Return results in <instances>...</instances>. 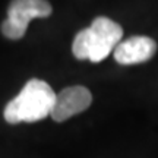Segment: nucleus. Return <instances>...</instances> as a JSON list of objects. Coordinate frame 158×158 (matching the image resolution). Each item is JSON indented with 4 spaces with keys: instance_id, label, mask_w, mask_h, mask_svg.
I'll return each mask as SVG.
<instances>
[{
    "instance_id": "obj_1",
    "label": "nucleus",
    "mask_w": 158,
    "mask_h": 158,
    "mask_svg": "<svg viewBox=\"0 0 158 158\" xmlns=\"http://www.w3.org/2000/svg\"><path fill=\"white\" fill-rule=\"evenodd\" d=\"M56 101V92L41 79H31L21 92L5 107V120L10 124L32 123L50 116Z\"/></svg>"
},
{
    "instance_id": "obj_2",
    "label": "nucleus",
    "mask_w": 158,
    "mask_h": 158,
    "mask_svg": "<svg viewBox=\"0 0 158 158\" xmlns=\"http://www.w3.org/2000/svg\"><path fill=\"white\" fill-rule=\"evenodd\" d=\"M123 37V28L110 18H95L89 28L79 31L73 40L72 51L79 60L98 63L114 51Z\"/></svg>"
},
{
    "instance_id": "obj_3",
    "label": "nucleus",
    "mask_w": 158,
    "mask_h": 158,
    "mask_svg": "<svg viewBox=\"0 0 158 158\" xmlns=\"http://www.w3.org/2000/svg\"><path fill=\"white\" fill-rule=\"evenodd\" d=\"M51 12V5L47 0H12L7 7V18L2 23V32L9 40H21L32 19L47 18Z\"/></svg>"
},
{
    "instance_id": "obj_4",
    "label": "nucleus",
    "mask_w": 158,
    "mask_h": 158,
    "mask_svg": "<svg viewBox=\"0 0 158 158\" xmlns=\"http://www.w3.org/2000/svg\"><path fill=\"white\" fill-rule=\"evenodd\" d=\"M92 102V95L85 86H68L56 94L51 118L54 122H64L72 116L85 111Z\"/></svg>"
},
{
    "instance_id": "obj_5",
    "label": "nucleus",
    "mask_w": 158,
    "mask_h": 158,
    "mask_svg": "<svg viewBox=\"0 0 158 158\" xmlns=\"http://www.w3.org/2000/svg\"><path fill=\"white\" fill-rule=\"evenodd\" d=\"M157 51V43L149 37L136 35L120 41L114 48L113 54L116 62L120 64H136L149 60Z\"/></svg>"
}]
</instances>
